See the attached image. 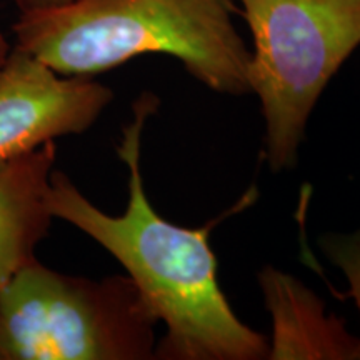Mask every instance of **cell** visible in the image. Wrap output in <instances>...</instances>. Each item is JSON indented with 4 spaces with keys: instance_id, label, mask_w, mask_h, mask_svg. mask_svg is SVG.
<instances>
[{
    "instance_id": "3",
    "label": "cell",
    "mask_w": 360,
    "mask_h": 360,
    "mask_svg": "<svg viewBox=\"0 0 360 360\" xmlns=\"http://www.w3.org/2000/svg\"><path fill=\"white\" fill-rule=\"evenodd\" d=\"M155 326L129 276L90 281L34 257L0 290V360L152 359Z\"/></svg>"
},
{
    "instance_id": "6",
    "label": "cell",
    "mask_w": 360,
    "mask_h": 360,
    "mask_svg": "<svg viewBox=\"0 0 360 360\" xmlns=\"http://www.w3.org/2000/svg\"><path fill=\"white\" fill-rule=\"evenodd\" d=\"M56 141L0 162V290L27 262L47 233L53 215L49 188Z\"/></svg>"
},
{
    "instance_id": "7",
    "label": "cell",
    "mask_w": 360,
    "mask_h": 360,
    "mask_svg": "<svg viewBox=\"0 0 360 360\" xmlns=\"http://www.w3.org/2000/svg\"><path fill=\"white\" fill-rule=\"evenodd\" d=\"M274 315L270 359H350L357 360L359 337L350 335L323 304L294 278L267 269L260 276Z\"/></svg>"
},
{
    "instance_id": "5",
    "label": "cell",
    "mask_w": 360,
    "mask_h": 360,
    "mask_svg": "<svg viewBox=\"0 0 360 360\" xmlns=\"http://www.w3.org/2000/svg\"><path fill=\"white\" fill-rule=\"evenodd\" d=\"M110 101L94 77L57 74L13 45L0 69V162L85 132Z\"/></svg>"
},
{
    "instance_id": "9",
    "label": "cell",
    "mask_w": 360,
    "mask_h": 360,
    "mask_svg": "<svg viewBox=\"0 0 360 360\" xmlns=\"http://www.w3.org/2000/svg\"><path fill=\"white\" fill-rule=\"evenodd\" d=\"M13 2H15L20 12H32L65 6V4L74 2V0H13Z\"/></svg>"
},
{
    "instance_id": "2",
    "label": "cell",
    "mask_w": 360,
    "mask_h": 360,
    "mask_svg": "<svg viewBox=\"0 0 360 360\" xmlns=\"http://www.w3.org/2000/svg\"><path fill=\"white\" fill-rule=\"evenodd\" d=\"M231 0H74L20 12L15 47L60 75L96 77L146 53L177 58L220 94L250 92V49Z\"/></svg>"
},
{
    "instance_id": "8",
    "label": "cell",
    "mask_w": 360,
    "mask_h": 360,
    "mask_svg": "<svg viewBox=\"0 0 360 360\" xmlns=\"http://www.w3.org/2000/svg\"><path fill=\"white\" fill-rule=\"evenodd\" d=\"M322 250L332 264L347 278L349 294L360 314V229L352 233H328L321 238ZM357 360H360V337L357 340Z\"/></svg>"
},
{
    "instance_id": "1",
    "label": "cell",
    "mask_w": 360,
    "mask_h": 360,
    "mask_svg": "<svg viewBox=\"0 0 360 360\" xmlns=\"http://www.w3.org/2000/svg\"><path fill=\"white\" fill-rule=\"evenodd\" d=\"M157 109L150 94L135 102L122 132L119 155L129 167V202L109 215L90 202L64 172L53 170L49 207L53 219L74 225L119 260L132 278L164 339L155 357L167 360H259L269 342L233 312L220 289L217 259L209 244L214 222L187 229L160 217L147 199L141 172V143L147 119Z\"/></svg>"
},
{
    "instance_id": "4",
    "label": "cell",
    "mask_w": 360,
    "mask_h": 360,
    "mask_svg": "<svg viewBox=\"0 0 360 360\" xmlns=\"http://www.w3.org/2000/svg\"><path fill=\"white\" fill-rule=\"evenodd\" d=\"M249 25V85L262 103L272 170L294 167L309 115L360 45V0H238Z\"/></svg>"
},
{
    "instance_id": "10",
    "label": "cell",
    "mask_w": 360,
    "mask_h": 360,
    "mask_svg": "<svg viewBox=\"0 0 360 360\" xmlns=\"http://www.w3.org/2000/svg\"><path fill=\"white\" fill-rule=\"evenodd\" d=\"M11 51H12V47L8 45L7 39L4 37L2 30H0V69H2V65L6 64V60H7V57H8V53H11Z\"/></svg>"
}]
</instances>
